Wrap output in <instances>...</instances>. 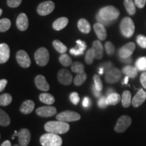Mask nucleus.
<instances>
[{
    "label": "nucleus",
    "mask_w": 146,
    "mask_h": 146,
    "mask_svg": "<svg viewBox=\"0 0 146 146\" xmlns=\"http://www.w3.org/2000/svg\"><path fill=\"white\" fill-rule=\"evenodd\" d=\"M45 131L48 133H52L55 134H64L70 129V125L68 123L60 121H50L45 125Z\"/></svg>",
    "instance_id": "1"
},
{
    "label": "nucleus",
    "mask_w": 146,
    "mask_h": 146,
    "mask_svg": "<svg viewBox=\"0 0 146 146\" xmlns=\"http://www.w3.org/2000/svg\"><path fill=\"white\" fill-rule=\"evenodd\" d=\"M92 91H93V93H94V96L97 97V98H99V97H100V96H101V91L97 90L96 87H95V86L93 87Z\"/></svg>",
    "instance_id": "50"
},
{
    "label": "nucleus",
    "mask_w": 146,
    "mask_h": 146,
    "mask_svg": "<svg viewBox=\"0 0 146 146\" xmlns=\"http://www.w3.org/2000/svg\"><path fill=\"white\" fill-rule=\"evenodd\" d=\"M83 107L86 108L90 106V100H89V98H87V97L84 98L83 100Z\"/></svg>",
    "instance_id": "49"
},
{
    "label": "nucleus",
    "mask_w": 146,
    "mask_h": 146,
    "mask_svg": "<svg viewBox=\"0 0 146 146\" xmlns=\"http://www.w3.org/2000/svg\"><path fill=\"white\" fill-rule=\"evenodd\" d=\"M108 104H107V100L106 98L105 97H102L101 98H100V100H98V106L100 108H106L107 107Z\"/></svg>",
    "instance_id": "44"
},
{
    "label": "nucleus",
    "mask_w": 146,
    "mask_h": 146,
    "mask_svg": "<svg viewBox=\"0 0 146 146\" xmlns=\"http://www.w3.org/2000/svg\"><path fill=\"white\" fill-rule=\"evenodd\" d=\"M122 76L121 70L118 68H112L107 71L105 75V81L106 83L110 84H113L117 83Z\"/></svg>",
    "instance_id": "9"
},
{
    "label": "nucleus",
    "mask_w": 146,
    "mask_h": 146,
    "mask_svg": "<svg viewBox=\"0 0 146 146\" xmlns=\"http://www.w3.org/2000/svg\"><path fill=\"white\" fill-rule=\"evenodd\" d=\"M56 119L60 121L68 123V122L76 121L81 119V115L74 111L66 110L60 112L56 116Z\"/></svg>",
    "instance_id": "6"
},
{
    "label": "nucleus",
    "mask_w": 146,
    "mask_h": 146,
    "mask_svg": "<svg viewBox=\"0 0 146 146\" xmlns=\"http://www.w3.org/2000/svg\"><path fill=\"white\" fill-rule=\"evenodd\" d=\"M35 83L36 87L39 90L43 91H47L50 90V85L47 82L44 76L41 75V74L36 76L35 78Z\"/></svg>",
    "instance_id": "17"
},
{
    "label": "nucleus",
    "mask_w": 146,
    "mask_h": 146,
    "mask_svg": "<svg viewBox=\"0 0 146 146\" xmlns=\"http://www.w3.org/2000/svg\"><path fill=\"white\" fill-rule=\"evenodd\" d=\"M95 32L100 41H104L107 37V32L105 26L100 23H97L94 25Z\"/></svg>",
    "instance_id": "19"
},
{
    "label": "nucleus",
    "mask_w": 146,
    "mask_h": 146,
    "mask_svg": "<svg viewBox=\"0 0 146 146\" xmlns=\"http://www.w3.org/2000/svg\"><path fill=\"white\" fill-rule=\"evenodd\" d=\"M18 142L21 146H27L31 141V133L27 129H22L17 134Z\"/></svg>",
    "instance_id": "13"
},
{
    "label": "nucleus",
    "mask_w": 146,
    "mask_h": 146,
    "mask_svg": "<svg viewBox=\"0 0 146 146\" xmlns=\"http://www.w3.org/2000/svg\"><path fill=\"white\" fill-rule=\"evenodd\" d=\"M87 74L85 72L78 73L74 79V83L76 86H80V85H83L84 82L86 81L87 79Z\"/></svg>",
    "instance_id": "32"
},
{
    "label": "nucleus",
    "mask_w": 146,
    "mask_h": 146,
    "mask_svg": "<svg viewBox=\"0 0 146 146\" xmlns=\"http://www.w3.org/2000/svg\"><path fill=\"white\" fill-rule=\"evenodd\" d=\"M11 27V21L8 18H2L0 21V31L5 32L9 30Z\"/></svg>",
    "instance_id": "35"
},
{
    "label": "nucleus",
    "mask_w": 146,
    "mask_h": 146,
    "mask_svg": "<svg viewBox=\"0 0 146 146\" xmlns=\"http://www.w3.org/2000/svg\"><path fill=\"white\" fill-rule=\"evenodd\" d=\"M104 69L103 67H101V68H100V70H99V73H100V74H103V72H104Z\"/></svg>",
    "instance_id": "54"
},
{
    "label": "nucleus",
    "mask_w": 146,
    "mask_h": 146,
    "mask_svg": "<svg viewBox=\"0 0 146 146\" xmlns=\"http://www.w3.org/2000/svg\"><path fill=\"white\" fill-rule=\"evenodd\" d=\"M14 146H19L18 145H17V144H16V145H14Z\"/></svg>",
    "instance_id": "56"
},
{
    "label": "nucleus",
    "mask_w": 146,
    "mask_h": 146,
    "mask_svg": "<svg viewBox=\"0 0 146 146\" xmlns=\"http://www.w3.org/2000/svg\"><path fill=\"white\" fill-rule=\"evenodd\" d=\"M98 14L104 21L112 22L118 18L120 15V11L114 6L108 5L102 8L99 11Z\"/></svg>",
    "instance_id": "2"
},
{
    "label": "nucleus",
    "mask_w": 146,
    "mask_h": 146,
    "mask_svg": "<svg viewBox=\"0 0 146 146\" xmlns=\"http://www.w3.org/2000/svg\"><path fill=\"white\" fill-rule=\"evenodd\" d=\"M16 26L21 31H25L29 27V20L27 14L25 13L20 14L16 19Z\"/></svg>",
    "instance_id": "16"
},
{
    "label": "nucleus",
    "mask_w": 146,
    "mask_h": 146,
    "mask_svg": "<svg viewBox=\"0 0 146 146\" xmlns=\"http://www.w3.org/2000/svg\"><path fill=\"white\" fill-rule=\"evenodd\" d=\"M76 43H77V45L74 48L70 49V53L75 56H81V55L84 54L85 49L87 48L86 43L85 41L78 39L76 41Z\"/></svg>",
    "instance_id": "20"
},
{
    "label": "nucleus",
    "mask_w": 146,
    "mask_h": 146,
    "mask_svg": "<svg viewBox=\"0 0 146 146\" xmlns=\"http://www.w3.org/2000/svg\"><path fill=\"white\" fill-rule=\"evenodd\" d=\"M120 32L125 37L129 38L135 32V25L133 20L129 17H125L122 20L120 25Z\"/></svg>",
    "instance_id": "4"
},
{
    "label": "nucleus",
    "mask_w": 146,
    "mask_h": 146,
    "mask_svg": "<svg viewBox=\"0 0 146 146\" xmlns=\"http://www.w3.org/2000/svg\"><path fill=\"white\" fill-rule=\"evenodd\" d=\"M23 0H7V4L10 8H17L21 4Z\"/></svg>",
    "instance_id": "43"
},
{
    "label": "nucleus",
    "mask_w": 146,
    "mask_h": 146,
    "mask_svg": "<svg viewBox=\"0 0 146 146\" xmlns=\"http://www.w3.org/2000/svg\"><path fill=\"white\" fill-rule=\"evenodd\" d=\"M146 100V92L143 89L139 90L135 96L132 99V105L133 107L138 108L141 106Z\"/></svg>",
    "instance_id": "15"
},
{
    "label": "nucleus",
    "mask_w": 146,
    "mask_h": 146,
    "mask_svg": "<svg viewBox=\"0 0 146 146\" xmlns=\"http://www.w3.org/2000/svg\"><path fill=\"white\" fill-rule=\"evenodd\" d=\"M122 72L126 76H129V78H135L137 76V75L138 69L136 68V66L128 65L123 67V69H122Z\"/></svg>",
    "instance_id": "24"
},
{
    "label": "nucleus",
    "mask_w": 146,
    "mask_h": 146,
    "mask_svg": "<svg viewBox=\"0 0 146 146\" xmlns=\"http://www.w3.org/2000/svg\"><path fill=\"white\" fill-rule=\"evenodd\" d=\"M135 66L140 71H146V56L141 57L137 60Z\"/></svg>",
    "instance_id": "37"
},
{
    "label": "nucleus",
    "mask_w": 146,
    "mask_h": 146,
    "mask_svg": "<svg viewBox=\"0 0 146 146\" xmlns=\"http://www.w3.org/2000/svg\"><path fill=\"white\" fill-rule=\"evenodd\" d=\"M122 105L124 108H128L132 104V98L131 94L129 91H125L122 96Z\"/></svg>",
    "instance_id": "27"
},
{
    "label": "nucleus",
    "mask_w": 146,
    "mask_h": 146,
    "mask_svg": "<svg viewBox=\"0 0 146 146\" xmlns=\"http://www.w3.org/2000/svg\"><path fill=\"white\" fill-rule=\"evenodd\" d=\"M94 85L96 87L97 90L101 91L103 89V83H102L101 78H100V76L98 74H95L94 76Z\"/></svg>",
    "instance_id": "39"
},
{
    "label": "nucleus",
    "mask_w": 146,
    "mask_h": 146,
    "mask_svg": "<svg viewBox=\"0 0 146 146\" xmlns=\"http://www.w3.org/2000/svg\"><path fill=\"white\" fill-rule=\"evenodd\" d=\"M35 108V103L33 101L27 100L22 104L20 111L24 114H29L31 113Z\"/></svg>",
    "instance_id": "22"
},
{
    "label": "nucleus",
    "mask_w": 146,
    "mask_h": 146,
    "mask_svg": "<svg viewBox=\"0 0 146 146\" xmlns=\"http://www.w3.org/2000/svg\"><path fill=\"white\" fill-rule=\"evenodd\" d=\"M78 28L83 33L87 34L91 31V25L88 21L85 18H81L78 22Z\"/></svg>",
    "instance_id": "25"
},
{
    "label": "nucleus",
    "mask_w": 146,
    "mask_h": 146,
    "mask_svg": "<svg viewBox=\"0 0 146 146\" xmlns=\"http://www.w3.org/2000/svg\"><path fill=\"white\" fill-rule=\"evenodd\" d=\"M121 62H131V59L130 58H126V59H122L121 58Z\"/></svg>",
    "instance_id": "52"
},
{
    "label": "nucleus",
    "mask_w": 146,
    "mask_h": 146,
    "mask_svg": "<svg viewBox=\"0 0 146 146\" xmlns=\"http://www.w3.org/2000/svg\"><path fill=\"white\" fill-rule=\"evenodd\" d=\"M105 50L108 56H112L114 54L115 47L112 42L107 41L105 43Z\"/></svg>",
    "instance_id": "40"
},
{
    "label": "nucleus",
    "mask_w": 146,
    "mask_h": 146,
    "mask_svg": "<svg viewBox=\"0 0 146 146\" xmlns=\"http://www.w3.org/2000/svg\"><path fill=\"white\" fill-rule=\"evenodd\" d=\"M96 19H97V21H98V23L102 24V25H104V26H105V25H110V24L111 23V22L104 21V20L102 19V18L99 16V14H98V15H97Z\"/></svg>",
    "instance_id": "47"
},
{
    "label": "nucleus",
    "mask_w": 146,
    "mask_h": 146,
    "mask_svg": "<svg viewBox=\"0 0 146 146\" xmlns=\"http://www.w3.org/2000/svg\"><path fill=\"white\" fill-rule=\"evenodd\" d=\"M2 13H3L2 9H0V15H1V14H2Z\"/></svg>",
    "instance_id": "55"
},
{
    "label": "nucleus",
    "mask_w": 146,
    "mask_h": 146,
    "mask_svg": "<svg viewBox=\"0 0 146 146\" xmlns=\"http://www.w3.org/2000/svg\"><path fill=\"white\" fill-rule=\"evenodd\" d=\"M10 50L8 45L6 43L0 44V63L3 64L8 61L10 58Z\"/></svg>",
    "instance_id": "18"
},
{
    "label": "nucleus",
    "mask_w": 146,
    "mask_h": 146,
    "mask_svg": "<svg viewBox=\"0 0 146 146\" xmlns=\"http://www.w3.org/2000/svg\"><path fill=\"white\" fill-rule=\"evenodd\" d=\"M55 8V3L52 1H45L40 3L36 12L40 16H46L52 13Z\"/></svg>",
    "instance_id": "8"
},
{
    "label": "nucleus",
    "mask_w": 146,
    "mask_h": 146,
    "mask_svg": "<svg viewBox=\"0 0 146 146\" xmlns=\"http://www.w3.org/2000/svg\"><path fill=\"white\" fill-rule=\"evenodd\" d=\"M53 46H54L55 50L57 51L58 53H60V54H65L67 51L66 46L58 39L54 40L53 41Z\"/></svg>",
    "instance_id": "30"
},
{
    "label": "nucleus",
    "mask_w": 146,
    "mask_h": 146,
    "mask_svg": "<svg viewBox=\"0 0 146 146\" xmlns=\"http://www.w3.org/2000/svg\"><path fill=\"white\" fill-rule=\"evenodd\" d=\"M12 101V97L9 94H3L0 96V105L6 106L10 104Z\"/></svg>",
    "instance_id": "34"
},
{
    "label": "nucleus",
    "mask_w": 146,
    "mask_h": 146,
    "mask_svg": "<svg viewBox=\"0 0 146 146\" xmlns=\"http://www.w3.org/2000/svg\"><path fill=\"white\" fill-rule=\"evenodd\" d=\"M135 3L139 8H143L146 3V0H135Z\"/></svg>",
    "instance_id": "46"
},
{
    "label": "nucleus",
    "mask_w": 146,
    "mask_h": 146,
    "mask_svg": "<svg viewBox=\"0 0 146 146\" xmlns=\"http://www.w3.org/2000/svg\"><path fill=\"white\" fill-rule=\"evenodd\" d=\"M137 43L142 48H146V36L143 35H139L137 36Z\"/></svg>",
    "instance_id": "41"
},
{
    "label": "nucleus",
    "mask_w": 146,
    "mask_h": 146,
    "mask_svg": "<svg viewBox=\"0 0 146 146\" xmlns=\"http://www.w3.org/2000/svg\"><path fill=\"white\" fill-rule=\"evenodd\" d=\"M1 146H12V144H11V142L9 140H6V141H3L1 143Z\"/></svg>",
    "instance_id": "51"
},
{
    "label": "nucleus",
    "mask_w": 146,
    "mask_h": 146,
    "mask_svg": "<svg viewBox=\"0 0 146 146\" xmlns=\"http://www.w3.org/2000/svg\"><path fill=\"white\" fill-rule=\"evenodd\" d=\"M131 122V118L127 115H123L120 116L117 120L116 125L114 127V131L116 133H124L127 129L130 127Z\"/></svg>",
    "instance_id": "7"
},
{
    "label": "nucleus",
    "mask_w": 146,
    "mask_h": 146,
    "mask_svg": "<svg viewBox=\"0 0 146 146\" xmlns=\"http://www.w3.org/2000/svg\"><path fill=\"white\" fill-rule=\"evenodd\" d=\"M59 61L62 65L64 66H69L72 65V60L68 54H62L59 57Z\"/></svg>",
    "instance_id": "33"
},
{
    "label": "nucleus",
    "mask_w": 146,
    "mask_h": 146,
    "mask_svg": "<svg viewBox=\"0 0 146 146\" xmlns=\"http://www.w3.org/2000/svg\"><path fill=\"white\" fill-rule=\"evenodd\" d=\"M70 100L73 104L77 105L80 101V98L78 94L76 92H73L70 95Z\"/></svg>",
    "instance_id": "42"
},
{
    "label": "nucleus",
    "mask_w": 146,
    "mask_h": 146,
    "mask_svg": "<svg viewBox=\"0 0 146 146\" xmlns=\"http://www.w3.org/2000/svg\"><path fill=\"white\" fill-rule=\"evenodd\" d=\"M56 108L54 106H42L36 110V113L41 117H50L56 114Z\"/></svg>",
    "instance_id": "14"
},
{
    "label": "nucleus",
    "mask_w": 146,
    "mask_h": 146,
    "mask_svg": "<svg viewBox=\"0 0 146 146\" xmlns=\"http://www.w3.org/2000/svg\"><path fill=\"white\" fill-rule=\"evenodd\" d=\"M71 70L73 72L75 73H82L84 72L85 71V67L84 65L80 62H75L72 64V66H71Z\"/></svg>",
    "instance_id": "36"
},
{
    "label": "nucleus",
    "mask_w": 146,
    "mask_h": 146,
    "mask_svg": "<svg viewBox=\"0 0 146 146\" xmlns=\"http://www.w3.org/2000/svg\"><path fill=\"white\" fill-rule=\"evenodd\" d=\"M129 77L128 76H126V77L125 78V79H124V81H123V84H125V85H127L128 82H129Z\"/></svg>",
    "instance_id": "53"
},
{
    "label": "nucleus",
    "mask_w": 146,
    "mask_h": 146,
    "mask_svg": "<svg viewBox=\"0 0 146 146\" xmlns=\"http://www.w3.org/2000/svg\"><path fill=\"white\" fill-rule=\"evenodd\" d=\"M92 48L94 51L96 58L98 60H101L104 56L103 45L99 40H96L93 42Z\"/></svg>",
    "instance_id": "21"
},
{
    "label": "nucleus",
    "mask_w": 146,
    "mask_h": 146,
    "mask_svg": "<svg viewBox=\"0 0 146 146\" xmlns=\"http://www.w3.org/2000/svg\"><path fill=\"white\" fill-rule=\"evenodd\" d=\"M140 81L143 88L146 89V72H143L141 74L140 76Z\"/></svg>",
    "instance_id": "45"
},
{
    "label": "nucleus",
    "mask_w": 146,
    "mask_h": 146,
    "mask_svg": "<svg viewBox=\"0 0 146 146\" xmlns=\"http://www.w3.org/2000/svg\"><path fill=\"white\" fill-rule=\"evenodd\" d=\"M35 60L40 66H45L50 60V53L45 47H40L35 53Z\"/></svg>",
    "instance_id": "5"
},
{
    "label": "nucleus",
    "mask_w": 146,
    "mask_h": 146,
    "mask_svg": "<svg viewBox=\"0 0 146 146\" xmlns=\"http://www.w3.org/2000/svg\"><path fill=\"white\" fill-rule=\"evenodd\" d=\"M8 84V81L6 79H1L0 81V91L2 92V91L4 90L5 86Z\"/></svg>",
    "instance_id": "48"
},
{
    "label": "nucleus",
    "mask_w": 146,
    "mask_h": 146,
    "mask_svg": "<svg viewBox=\"0 0 146 146\" xmlns=\"http://www.w3.org/2000/svg\"><path fill=\"white\" fill-rule=\"evenodd\" d=\"M58 80L62 85H70L72 82V74L66 69H61L58 73Z\"/></svg>",
    "instance_id": "12"
},
{
    "label": "nucleus",
    "mask_w": 146,
    "mask_h": 146,
    "mask_svg": "<svg viewBox=\"0 0 146 146\" xmlns=\"http://www.w3.org/2000/svg\"><path fill=\"white\" fill-rule=\"evenodd\" d=\"M16 58L18 64L23 68H29L31 64V61L28 54L25 50L18 51L16 53Z\"/></svg>",
    "instance_id": "10"
},
{
    "label": "nucleus",
    "mask_w": 146,
    "mask_h": 146,
    "mask_svg": "<svg viewBox=\"0 0 146 146\" xmlns=\"http://www.w3.org/2000/svg\"><path fill=\"white\" fill-rule=\"evenodd\" d=\"M135 50V44L133 42H129L124 45L119 50V56L122 59H126L131 57V55Z\"/></svg>",
    "instance_id": "11"
},
{
    "label": "nucleus",
    "mask_w": 146,
    "mask_h": 146,
    "mask_svg": "<svg viewBox=\"0 0 146 146\" xmlns=\"http://www.w3.org/2000/svg\"><path fill=\"white\" fill-rule=\"evenodd\" d=\"M39 100L41 102L48 105L53 104L55 102L54 97L52 95L50 94H46V93H43V94H40Z\"/></svg>",
    "instance_id": "29"
},
{
    "label": "nucleus",
    "mask_w": 146,
    "mask_h": 146,
    "mask_svg": "<svg viewBox=\"0 0 146 146\" xmlns=\"http://www.w3.org/2000/svg\"><path fill=\"white\" fill-rule=\"evenodd\" d=\"M10 124V118L6 112L3 110H0V125L2 127H7Z\"/></svg>",
    "instance_id": "31"
},
{
    "label": "nucleus",
    "mask_w": 146,
    "mask_h": 146,
    "mask_svg": "<svg viewBox=\"0 0 146 146\" xmlns=\"http://www.w3.org/2000/svg\"><path fill=\"white\" fill-rule=\"evenodd\" d=\"M68 19L66 17H61L56 20L53 23V29L56 31H60L68 25Z\"/></svg>",
    "instance_id": "23"
},
{
    "label": "nucleus",
    "mask_w": 146,
    "mask_h": 146,
    "mask_svg": "<svg viewBox=\"0 0 146 146\" xmlns=\"http://www.w3.org/2000/svg\"><path fill=\"white\" fill-rule=\"evenodd\" d=\"M124 5L129 15H134L136 12L135 3L133 0H124Z\"/></svg>",
    "instance_id": "28"
},
{
    "label": "nucleus",
    "mask_w": 146,
    "mask_h": 146,
    "mask_svg": "<svg viewBox=\"0 0 146 146\" xmlns=\"http://www.w3.org/2000/svg\"><path fill=\"white\" fill-rule=\"evenodd\" d=\"M40 143L42 146H61L62 139L58 134L47 133L40 137Z\"/></svg>",
    "instance_id": "3"
},
{
    "label": "nucleus",
    "mask_w": 146,
    "mask_h": 146,
    "mask_svg": "<svg viewBox=\"0 0 146 146\" xmlns=\"http://www.w3.org/2000/svg\"><path fill=\"white\" fill-rule=\"evenodd\" d=\"M94 58H96V56H95L94 50H93V48L89 49L87 50L86 54H85V62L87 64H91L94 62Z\"/></svg>",
    "instance_id": "38"
},
{
    "label": "nucleus",
    "mask_w": 146,
    "mask_h": 146,
    "mask_svg": "<svg viewBox=\"0 0 146 146\" xmlns=\"http://www.w3.org/2000/svg\"><path fill=\"white\" fill-rule=\"evenodd\" d=\"M121 99V96L119 94L117 93L113 92L107 96V104L108 105H116L119 103Z\"/></svg>",
    "instance_id": "26"
}]
</instances>
